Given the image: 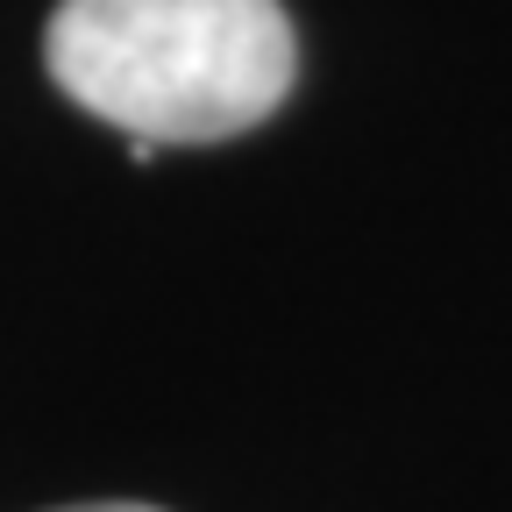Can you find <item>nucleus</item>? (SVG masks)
Returning <instances> with one entry per match:
<instances>
[{
	"mask_svg": "<svg viewBox=\"0 0 512 512\" xmlns=\"http://www.w3.org/2000/svg\"><path fill=\"white\" fill-rule=\"evenodd\" d=\"M43 64L64 100L136 150H164L271 121L299 79V43L278 0H64Z\"/></svg>",
	"mask_w": 512,
	"mask_h": 512,
	"instance_id": "1",
	"label": "nucleus"
},
{
	"mask_svg": "<svg viewBox=\"0 0 512 512\" xmlns=\"http://www.w3.org/2000/svg\"><path fill=\"white\" fill-rule=\"evenodd\" d=\"M64 512H157V505H64Z\"/></svg>",
	"mask_w": 512,
	"mask_h": 512,
	"instance_id": "2",
	"label": "nucleus"
}]
</instances>
